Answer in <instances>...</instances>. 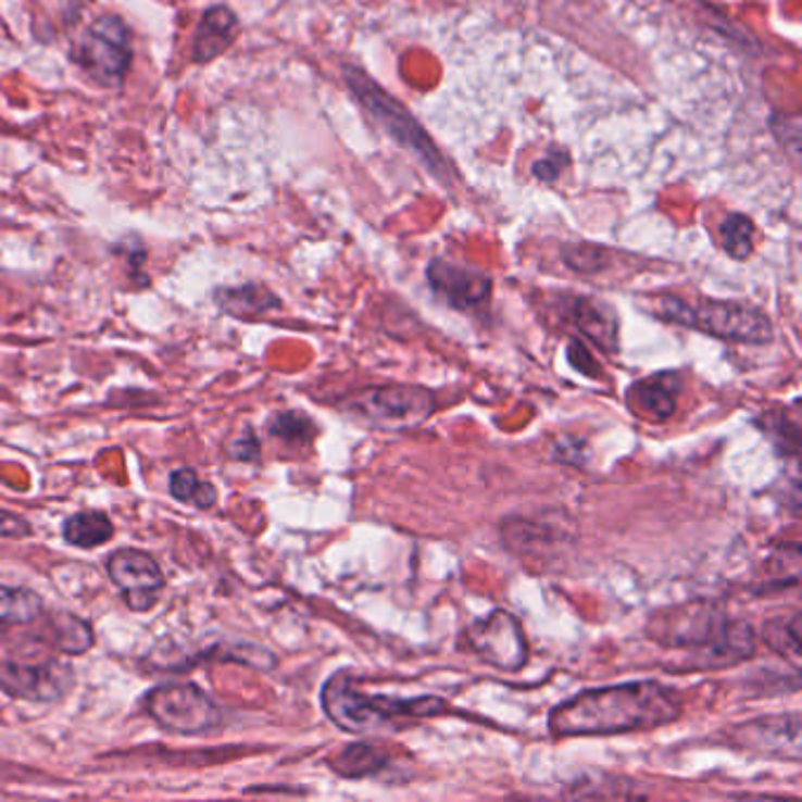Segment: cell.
<instances>
[{"label":"cell","mask_w":802,"mask_h":802,"mask_svg":"<svg viewBox=\"0 0 802 802\" xmlns=\"http://www.w3.org/2000/svg\"><path fill=\"white\" fill-rule=\"evenodd\" d=\"M170 492L175 499L186 501V504H196L198 509H210L217 501V490L210 483L198 478L193 468H179L170 478Z\"/></svg>","instance_id":"obj_24"},{"label":"cell","mask_w":802,"mask_h":802,"mask_svg":"<svg viewBox=\"0 0 802 802\" xmlns=\"http://www.w3.org/2000/svg\"><path fill=\"white\" fill-rule=\"evenodd\" d=\"M567 358L572 367H577L581 375L586 377H600V365L596 363V358L589 353V349L584 347L581 341H572L567 349Z\"/></svg>","instance_id":"obj_28"},{"label":"cell","mask_w":802,"mask_h":802,"mask_svg":"<svg viewBox=\"0 0 802 802\" xmlns=\"http://www.w3.org/2000/svg\"><path fill=\"white\" fill-rule=\"evenodd\" d=\"M52 634H54V648L66 654H85L92 648V631L90 626L83 619L74 617V614L62 612L52 617Z\"/></svg>","instance_id":"obj_22"},{"label":"cell","mask_w":802,"mask_h":802,"mask_svg":"<svg viewBox=\"0 0 802 802\" xmlns=\"http://www.w3.org/2000/svg\"><path fill=\"white\" fill-rule=\"evenodd\" d=\"M462 648L499 671H521L527 664V638L521 622L506 610H494L462 634Z\"/></svg>","instance_id":"obj_9"},{"label":"cell","mask_w":802,"mask_h":802,"mask_svg":"<svg viewBox=\"0 0 802 802\" xmlns=\"http://www.w3.org/2000/svg\"><path fill=\"white\" fill-rule=\"evenodd\" d=\"M682 715V694L656 680H634L598 687L565 699L549 713V729L565 737H610L642 732L676 723Z\"/></svg>","instance_id":"obj_1"},{"label":"cell","mask_w":802,"mask_h":802,"mask_svg":"<svg viewBox=\"0 0 802 802\" xmlns=\"http://www.w3.org/2000/svg\"><path fill=\"white\" fill-rule=\"evenodd\" d=\"M586 446H584V442L581 440H577V438H569V436H565V438H561V440H557L555 442V448H553V456H555V460L557 462H563V464H569V466H577V464H584V460H586Z\"/></svg>","instance_id":"obj_29"},{"label":"cell","mask_w":802,"mask_h":802,"mask_svg":"<svg viewBox=\"0 0 802 802\" xmlns=\"http://www.w3.org/2000/svg\"><path fill=\"white\" fill-rule=\"evenodd\" d=\"M321 704L329 720L343 732L369 735V732H398L426 718L454 713L446 699L440 697H389L365 694L355 682V676L343 668L329 676L323 685Z\"/></svg>","instance_id":"obj_3"},{"label":"cell","mask_w":802,"mask_h":802,"mask_svg":"<svg viewBox=\"0 0 802 802\" xmlns=\"http://www.w3.org/2000/svg\"><path fill=\"white\" fill-rule=\"evenodd\" d=\"M391 763V753L377 741H355L347 743L339 753L329 757L333 767L343 779H365L386 769Z\"/></svg>","instance_id":"obj_17"},{"label":"cell","mask_w":802,"mask_h":802,"mask_svg":"<svg viewBox=\"0 0 802 802\" xmlns=\"http://www.w3.org/2000/svg\"><path fill=\"white\" fill-rule=\"evenodd\" d=\"M438 408L436 393L424 386L389 384L372 386L351 398L349 412L353 417L379 431H408L431 419Z\"/></svg>","instance_id":"obj_6"},{"label":"cell","mask_w":802,"mask_h":802,"mask_svg":"<svg viewBox=\"0 0 802 802\" xmlns=\"http://www.w3.org/2000/svg\"><path fill=\"white\" fill-rule=\"evenodd\" d=\"M682 389L685 379L680 372H656V375L628 386L626 403L638 417L659 424L671 419V414L676 412Z\"/></svg>","instance_id":"obj_14"},{"label":"cell","mask_w":802,"mask_h":802,"mask_svg":"<svg viewBox=\"0 0 802 802\" xmlns=\"http://www.w3.org/2000/svg\"><path fill=\"white\" fill-rule=\"evenodd\" d=\"M426 278L442 302L456 311L483 306L492 292V280L483 271L442 260H434L428 264Z\"/></svg>","instance_id":"obj_13"},{"label":"cell","mask_w":802,"mask_h":802,"mask_svg":"<svg viewBox=\"0 0 802 802\" xmlns=\"http://www.w3.org/2000/svg\"><path fill=\"white\" fill-rule=\"evenodd\" d=\"M561 318L577 329L581 337L589 339L600 351H619V323L614 313L600 302L586 297H563L557 302Z\"/></svg>","instance_id":"obj_15"},{"label":"cell","mask_w":802,"mask_h":802,"mask_svg":"<svg viewBox=\"0 0 802 802\" xmlns=\"http://www.w3.org/2000/svg\"><path fill=\"white\" fill-rule=\"evenodd\" d=\"M652 313L673 325H682L715 339L732 343H769L775 339V327L767 313L743 302H718V299H699L687 302L676 295L652 299Z\"/></svg>","instance_id":"obj_4"},{"label":"cell","mask_w":802,"mask_h":802,"mask_svg":"<svg viewBox=\"0 0 802 802\" xmlns=\"http://www.w3.org/2000/svg\"><path fill=\"white\" fill-rule=\"evenodd\" d=\"M113 537V523L102 511H80L64 523V539L71 547L95 549Z\"/></svg>","instance_id":"obj_20"},{"label":"cell","mask_w":802,"mask_h":802,"mask_svg":"<svg viewBox=\"0 0 802 802\" xmlns=\"http://www.w3.org/2000/svg\"><path fill=\"white\" fill-rule=\"evenodd\" d=\"M32 535V525H28L22 515L10 513L0 509V537H10V539H24Z\"/></svg>","instance_id":"obj_30"},{"label":"cell","mask_w":802,"mask_h":802,"mask_svg":"<svg viewBox=\"0 0 802 802\" xmlns=\"http://www.w3.org/2000/svg\"><path fill=\"white\" fill-rule=\"evenodd\" d=\"M238 34V17L231 8L214 5L203 12L193 36V60L208 64L231 46Z\"/></svg>","instance_id":"obj_16"},{"label":"cell","mask_w":802,"mask_h":802,"mask_svg":"<svg viewBox=\"0 0 802 802\" xmlns=\"http://www.w3.org/2000/svg\"><path fill=\"white\" fill-rule=\"evenodd\" d=\"M109 577L135 612H149L165 586L163 569L153 555L139 549H121L109 557Z\"/></svg>","instance_id":"obj_10"},{"label":"cell","mask_w":802,"mask_h":802,"mask_svg":"<svg viewBox=\"0 0 802 802\" xmlns=\"http://www.w3.org/2000/svg\"><path fill=\"white\" fill-rule=\"evenodd\" d=\"M74 62L102 85H118L133 64L130 32L123 20L104 14L85 28L74 48Z\"/></svg>","instance_id":"obj_7"},{"label":"cell","mask_w":802,"mask_h":802,"mask_svg":"<svg viewBox=\"0 0 802 802\" xmlns=\"http://www.w3.org/2000/svg\"><path fill=\"white\" fill-rule=\"evenodd\" d=\"M729 741L739 749L757 751L775 757H789V761H800V715L784 713V715H765V718H755L743 725H737L729 732Z\"/></svg>","instance_id":"obj_12"},{"label":"cell","mask_w":802,"mask_h":802,"mask_svg":"<svg viewBox=\"0 0 802 802\" xmlns=\"http://www.w3.org/2000/svg\"><path fill=\"white\" fill-rule=\"evenodd\" d=\"M648 636L671 650H690L692 668H720L739 664L755 650V634L747 622L729 619L713 600H697L656 612Z\"/></svg>","instance_id":"obj_2"},{"label":"cell","mask_w":802,"mask_h":802,"mask_svg":"<svg viewBox=\"0 0 802 802\" xmlns=\"http://www.w3.org/2000/svg\"><path fill=\"white\" fill-rule=\"evenodd\" d=\"M557 170H561V167H557V161L555 159H551V161H539L535 165V175L539 179H543V181H553L557 177Z\"/></svg>","instance_id":"obj_32"},{"label":"cell","mask_w":802,"mask_h":802,"mask_svg":"<svg viewBox=\"0 0 802 802\" xmlns=\"http://www.w3.org/2000/svg\"><path fill=\"white\" fill-rule=\"evenodd\" d=\"M343 78H347V85L358 97V102L372 113V118L384 127V133L389 135L398 147L410 151L414 159H417L426 170H431V175H436L438 179L446 181L450 177V167L442 161V155L438 153L431 137L422 130L417 118H414L396 97L384 92L365 71L355 66H343Z\"/></svg>","instance_id":"obj_5"},{"label":"cell","mask_w":802,"mask_h":802,"mask_svg":"<svg viewBox=\"0 0 802 802\" xmlns=\"http://www.w3.org/2000/svg\"><path fill=\"white\" fill-rule=\"evenodd\" d=\"M231 456H234V460H240V462H256V460H260V440L254 438V434L250 431V428L231 446Z\"/></svg>","instance_id":"obj_31"},{"label":"cell","mask_w":802,"mask_h":802,"mask_svg":"<svg viewBox=\"0 0 802 802\" xmlns=\"http://www.w3.org/2000/svg\"><path fill=\"white\" fill-rule=\"evenodd\" d=\"M217 304L236 318H254L271 309H278L280 299L262 285H242V288L220 290Z\"/></svg>","instance_id":"obj_18"},{"label":"cell","mask_w":802,"mask_h":802,"mask_svg":"<svg viewBox=\"0 0 802 802\" xmlns=\"http://www.w3.org/2000/svg\"><path fill=\"white\" fill-rule=\"evenodd\" d=\"M563 260L572 271H579V274H598V271L610 266L607 250L593 248V246L569 248L563 252Z\"/></svg>","instance_id":"obj_27"},{"label":"cell","mask_w":802,"mask_h":802,"mask_svg":"<svg viewBox=\"0 0 802 802\" xmlns=\"http://www.w3.org/2000/svg\"><path fill=\"white\" fill-rule=\"evenodd\" d=\"M268 434L290 442V446H309L313 436H316V424H313L304 412L288 410L278 412L276 417L268 422Z\"/></svg>","instance_id":"obj_26"},{"label":"cell","mask_w":802,"mask_h":802,"mask_svg":"<svg viewBox=\"0 0 802 802\" xmlns=\"http://www.w3.org/2000/svg\"><path fill=\"white\" fill-rule=\"evenodd\" d=\"M145 701L151 718L175 735H210L224 720L220 706L196 685H161Z\"/></svg>","instance_id":"obj_8"},{"label":"cell","mask_w":802,"mask_h":802,"mask_svg":"<svg viewBox=\"0 0 802 802\" xmlns=\"http://www.w3.org/2000/svg\"><path fill=\"white\" fill-rule=\"evenodd\" d=\"M800 612H793L791 617H777L765 624L763 638L769 650H775L784 656H789L793 664L800 659Z\"/></svg>","instance_id":"obj_23"},{"label":"cell","mask_w":802,"mask_h":802,"mask_svg":"<svg viewBox=\"0 0 802 802\" xmlns=\"http://www.w3.org/2000/svg\"><path fill=\"white\" fill-rule=\"evenodd\" d=\"M757 428L772 440V446L777 448L779 454L793 456L798 460L800 454V419L798 410H767L761 414V419H755Z\"/></svg>","instance_id":"obj_19"},{"label":"cell","mask_w":802,"mask_h":802,"mask_svg":"<svg viewBox=\"0 0 802 802\" xmlns=\"http://www.w3.org/2000/svg\"><path fill=\"white\" fill-rule=\"evenodd\" d=\"M753 238H755V224L743 217V214H729V217L720 226V240L725 252L732 260H749L753 252Z\"/></svg>","instance_id":"obj_25"},{"label":"cell","mask_w":802,"mask_h":802,"mask_svg":"<svg viewBox=\"0 0 802 802\" xmlns=\"http://www.w3.org/2000/svg\"><path fill=\"white\" fill-rule=\"evenodd\" d=\"M42 600L32 589L0 584V626H26L40 617Z\"/></svg>","instance_id":"obj_21"},{"label":"cell","mask_w":802,"mask_h":802,"mask_svg":"<svg viewBox=\"0 0 802 802\" xmlns=\"http://www.w3.org/2000/svg\"><path fill=\"white\" fill-rule=\"evenodd\" d=\"M74 676L71 666L62 662H42V664H24L14 659H0V690L14 699L36 701H60L66 692Z\"/></svg>","instance_id":"obj_11"}]
</instances>
